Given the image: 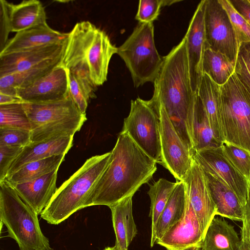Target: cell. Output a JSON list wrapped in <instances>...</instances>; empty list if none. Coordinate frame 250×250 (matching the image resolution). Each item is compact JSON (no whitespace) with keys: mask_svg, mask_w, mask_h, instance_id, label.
<instances>
[{"mask_svg":"<svg viewBox=\"0 0 250 250\" xmlns=\"http://www.w3.org/2000/svg\"><path fill=\"white\" fill-rule=\"evenodd\" d=\"M130 195L109 207L116 236L117 250H128L138 231L132 213V197Z\"/></svg>","mask_w":250,"mask_h":250,"instance_id":"obj_22","label":"cell"},{"mask_svg":"<svg viewBox=\"0 0 250 250\" xmlns=\"http://www.w3.org/2000/svg\"><path fill=\"white\" fill-rule=\"evenodd\" d=\"M238 250H250L248 243L244 232L241 230V242Z\"/></svg>","mask_w":250,"mask_h":250,"instance_id":"obj_44","label":"cell"},{"mask_svg":"<svg viewBox=\"0 0 250 250\" xmlns=\"http://www.w3.org/2000/svg\"><path fill=\"white\" fill-rule=\"evenodd\" d=\"M0 128L30 131L31 126L23 103L0 104Z\"/></svg>","mask_w":250,"mask_h":250,"instance_id":"obj_33","label":"cell"},{"mask_svg":"<svg viewBox=\"0 0 250 250\" xmlns=\"http://www.w3.org/2000/svg\"><path fill=\"white\" fill-rule=\"evenodd\" d=\"M240 242L233 226L214 217L206 231L201 250H238Z\"/></svg>","mask_w":250,"mask_h":250,"instance_id":"obj_25","label":"cell"},{"mask_svg":"<svg viewBox=\"0 0 250 250\" xmlns=\"http://www.w3.org/2000/svg\"><path fill=\"white\" fill-rule=\"evenodd\" d=\"M23 102L22 100L18 96L0 93V104H8Z\"/></svg>","mask_w":250,"mask_h":250,"instance_id":"obj_42","label":"cell"},{"mask_svg":"<svg viewBox=\"0 0 250 250\" xmlns=\"http://www.w3.org/2000/svg\"><path fill=\"white\" fill-rule=\"evenodd\" d=\"M67 71L70 95L81 112L86 115L89 100L96 97L97 87L84 78Z\"/></svg>","mask_w":250,"mask_h":250,"instance_id":"obj_32","label":"cell"},{"mask_svg":"<svg viewBox=\"0 0 250 250\" xmlns=\"http://www.w3.org/2000/svg\"><path fill=\"white\" fill-rule=\"evenodd\" d=\"M65 155L53 156L43 159L28 163L12 175L6 177L11 185L29 182L59 169L64 161Z\"/></svg>","mask_w":250,"mask_h":250,"instance_id":"obj_29","label":"cell"},{"mask_svg":"<svg viewBox=\"0 0 250 250\" xmlns=\"http://www.w3.org/2000/svg\"><path fill=\"white\" fill-rule=\"evenodd\" d=\"M229 1L236 11L250 24V3L248 0Z\"/></svg>","mask_w":250,"mask_h":250,"instance_id":"obj_41","label":"cell"},{"mask_svg":"<svg viewBox=\"0 0 250 250\" xmlns=\"http://www.w3.org/2000/svg\"><path fill=\"white\" fill-rule=\"evenodd\" d=\"M128 69L135 87L153 83L163 62L155 46L153 22L139 23L117 53Z\"/></svg>","mask_w":250,"mask_h":250,"instance_id":"obj_8","label":"cell"},{"mask_svg":"<svg viewBox=\"0 0 250 250\" xmlns=\"http://www.w3.org/2000/svg\"><path fill=\"white\" fill-rule=\"evenodd\" d=\"M223 150L232 165L250 181V152L232 144L224 143Z\"/></svg>","mask_w":250,"mask_h":250,"instance_id":"obj_34","label":"cell"},{"mask_svg":"<svg viewBox=\"0 0 250 250\" xmlns=\"http://www.w3.org/2000/svg\"><path fill=\"white\" fill-rule=\"evenodd\" d=\"M23 148L0 146V182L5 180L11 164L21 152Z\"/></svg>","mask_w":250,"mask_h":250,"instance_id":"obj_39","label":"cell"},{"mask_svg":"<svg viewBox=\"0 0 250 250\" xmlns=\"http://www.w3.org/2000/svg\"><path fill=\"white\" fill-rule=\"evenodd\" d=\"M73 138L74 136H64L38 143H31L23 148L12 162L7 177L28 163L53 156L66 155L72 146Z\"/></svg>","mask_w":250,"mask_h":250,"instance_id":"obj_20","label":"cell"},{"mask_svg":"<svg viewBox=\"0 0 250 250\" xmlns=\"http://www.w3.org/2000/svg\"><path fill=\"white\" fill-rule=\"evenodd\" d=\"M248 1L250 3V0H248Z\"/></svg>","mask_w":250,"mask_h":250,"instance_id":"obj_47","label":"cell"},{"mask_svg":"<svg viewBox=\"0 0 250 250\" xmlns=\"http://www.w3.org/2000/svg\"><path fill=\"white\" fill-rule=\"evenodd\" d=\"M178 181L172 182L160 178L149 186L147 194L150 199L149 217L151 219L150 246L156 244V228L159 218L166 206Z\"/></svg>","mask_w":250,"mask_h":250,"instance_id":"obj_28","label":"cell"},{"mask_svg":"<svg viewBox=\"0 0 250 250\" xmlns=\"http://www.w3.org/2000/svg\"><path fill=\"white\" fill-rule=\"evenodd\" d=\"M7 5L11 32L18 33L47 23L44 8L39 0H23L17 4L7 2Z\"/></svg>","mask_w":250,"mask_h":250,"instance_id":"obj_24","label":"cell"},{"mask_svg":"<svg viewBox=\"0 0 250 250\" xmlns=\"http://www.w3.org/2000/svg\"><path fill=\"white\" fill-rule=\"evenodd\" d=\"M246 214L250 217V186L249 188L247 203L245 206Z\"/></svg>","mask_w":250,"mask_h":250,"instance_id":"obj_45","label":"cell"},{"mask_svg":"<svg viewBox=\"0 0 250 250\" xmlns=\"http://www.w3.org/2000/svg\"><path fill=\"white\" fill-rule=\"evenodd\" d=\"M31 126V142L38 143L74 136L86 121L70 95L48 103L23 102Z\"/></svg>","mask_w":250,"mask_h":250,"instance_id":"obj_5","label":"cell"},{"mask_svg":"<svg viewBox=\"0 0 250 250\" xmlns=\"http://www.w3.org/2000/svg\"><path fill=\"white\" fill-rule=\"evenodd\" d=\"M165 6V0H140L135 18L139 23L153 22Z\"/></svg>","mask_w":250,"mask_h":250,"instance_id":"obj_38","label":"cell"},{"mask_svg":"<svg viewBox=\"0 0 250 250\" xmlns=\"http://www.w3.org/2000/svg\"><path fill=\"white\" fill-rule=\"evenodd\" d=\"M104 250H117L115 246L113 247H107Z\"/></svg>","mask_w":250,"mask_h":250,"instance_id":"obj_46","label":"cell"},{"mask_svg":"<svg viewBox=\"0 0 250 250\" xmlns=\"http://www.w3.org/2000/svg\"><path fill=\"white\" fill-rule=\"evenodd\" d=\"M66 42V39L58 43L0 55V77L28 70L46 62L62 60Z\"/></svg>","mask_w":250,"mask_h":250,"instance_id":"obj_15","label":"cell"},{"mask_svg":"<svg viewBox=\"0 0 250 250\" xmlns=\"http://www.w3.org/2000/svg\"><path fill=\"white\" fill-rule=\"evenodd\" d=\"M206 0L198 4L190 21L185 38L191 88L197 92L203 75L202 63L207 42L205 29L204 15Z\"/></svg>","mask_w":250,"mask_h":250,"instance_id":"obj_16","label":"cell"},{"mask_svg":"<svg viewBox=\"0 0 250 250\" xmlns=\"http://www.w3.org/2000/svg\"><path fill=\"white\" fill-rule=\"evenodd\" d=\"M204 171L217 208L216 214L232 220L243 221L246 215L245 207L241 204L236 194L220 179Z\"/></svg>","mask_w":250,"mask_h":250,"instance_id":"obj_21","label":"cell"},{"mask_svg":"<svg viewBox=\"0 0 250 250\" xmlns=\"http://www.w3.org/2000/svg\"><path fill=\"white\" fill-rule=\"evenodd\" d=\"M235 63L224 54L207 47L202 70L219 85L224 84L234 72Z\"/></svg>","mask_w":250,"mask_h":250,"instance_id":"obj_30","label":"cell"},{"mask_svg":"<svg viewBox=\"0 0 250 250\" xmlns=\"http://www.w3.org/2000/svg\"><path fill=\"white\" fill-rule=\"evenodd\" d=\"M117 49L104 31L82 21L68 33L61 64L97 87L106 81L110 61Z\"/></svg>","mask_w":250,"mask_h":250,"instance_id":"obj_3","label":"cell"},{"mask_svg":"<svg viewBox=\"0 0 250 250\" xmlns=\"http://www.w3.org/2000/svg\"><path fill=\"white\" fill-rule=\"evenodd\" d=\"M220 88V114L224 143L250 152V92L235 72Z\"/></svg>","mask_w":250,"mask_h":250,"instance_id":"obj_7","label":"cell"},{"mask_svg":"<svg viewBox=\"0 0 250 250\" xmlns=\"http://www.w3.org/2000/svg\"><path fill=\"white\" fill-rule=\"evenodd\" d=\"M205 234L187 191L183 217L169 228L156 244L167 250H201Z\"/></svg>","mask_w":250,"mask_h":250,"instance_id":"obj_13","label":"cell"},{"mask_svg":"<svg viewBox=\"0 0 250 250\" xmlns=\"http://www.w3.org/2000/svg\"><path fill=\"white\" fill-rule=\"evenodd\" d=\"M23 102L48 103L63 100L70 95L67 70L62 64L30 84L17 89Z\"/></svg>","mask_w":250,"mask_h":250,"instance_id":"obj_14","label":"cell"},{"mask_svg":"<svg viewBox=\"0 0 250 250\" xmlns=\"http://www.w3.org/2000/svg\"><path fill=\"white\" fill-rule=\"evenodd\" d=\"M157 163L142 150L128 133L122 131L111 151L109 163L86 198L83 208L108 207L133 195L157 169Z\"/></svg>","mask_w":250,"mask_h":250,"instance_id":"obj_1","label":"cell"},{"mask_svg":"<svg viewBox=\"0 0 250 250\" xmlns=\"http://www.w3.org/2000/svg\"><path fill=\"white\" fill-rule=\"evenodd\" d=\"M154 101L159 106L160 115L161 164L177 181H183L192 167V153L175 130L163 106Z\"/></svg>","mask_w":250,"mask_h":250,"instance_id":"obj_11","label":"cell"},{"mask_svg":"<svg viewBox=\"0 0 250 250\" xmlns=\"http://www.w3.org/2000/svg\"><path fill=\"white\" fill-rule=\"evenodd\" d=\"M31 143L30 131L0 128V146L23 147Z\"/></svg>","mask_w":250,"mask_h":250,"instance_id":"obj_37","label":"cell"},{"mask_svg":"<svg viewBox=\"0 0 250 250\" xmlns=\"http://www.w3.org/2000/svg\"><path fill=\"white\" fill-rule=\"evenodd\" d=\"M0 222L20 250H53L42 232L38 214L6 180L0 182Z\"/></svg>","mask_w":250,"mask_h":250,"instance_id":"obj_6","label":"cell"},{"mask_svg":"<svg viewBox=\"0 0 250 250\" xmlns=\"http://www.w3.org/2000/svg\"><path fill=\"white\" fill-rule=\"evenodd\" d=\"M192 158L204 170L217 177L228 185L245 207L250 181L230 163L225 155L222 145L195 151L192 153Z\"/></svg>","mask_w":250,"mask_h":250,"instance_id":"obj_12","label":"cell"},{"mask_svg":"<svg viewBox=\"0 0 250 250\" xmlns=\"http://www.w3.org/2000/svg\"><path fill=\"white\" fill-rule=\"evenodd\" d=\"M7 3L5 0H0V52L9 40L8 37L11 32Z\"/></svg>","mask_w":250,"mask_h":250,"instance_id":"obj_40","label":"cell"},{"mask_svg":"<svg viewBox=\"0 0 250 250\" xmlns=\"http://www.w3.org/2000/svg\"><path fill=\"white\" fill-rule=\"evenodd\" d=\"M62 60L43 63L28 70L16 72L0 77V93L18 96L17 89L24 87L45 75L55 66L61 64Z\"/></svg>","mask_w":250,"mask_h":250,"instance_id":"obj_27","label":"cell"},{"mask_svg":"<svg viewBox=\"0 0 250 250\" xmlns=\"http://www.w3.org/2000/svg\"><path fill=\"white\" fill-rule=\"evenodd\" d=\"M187 190L183 181H178L158 220L156 228V242L183 217L186 208Z\"/></svg>","mask_w":250,"mask_h":250,"instance_id":"obj_26","label":"cell"},{"mask_svg":"<svg viewBox=\"0 0 250 250\" xmlns=\"http://www.w3.org/2000/svg\"><path fill=\"white\" fill-rule=\"evenodd\" d=\"M161 120L159 107L152 98L131 100L129 113L122 131L126 132L147 155L161 164Z\"/></svg>","mask_w":250,"mask_h":250,"instance_id":"obj_9","label":"cell"},{"mask_svg":"<svg viewBox=\"0 0 250 250\" xmlns=\"http://www.w3.org/2000/svg\"><path fill=\"white\" fill-rule=\"evenodd\" d=\"M68 33H61L52 29L47 23L35 26L18 32L9 39L0 56L20 51L58 43L64 42Z\"/></svg>","mask_w":250,"mask_h":250,"instance_id":"obj_18","label":"cell"},{"mask_svg":"<svg viewBox=\"0 0 250 250\" xmlns=\"http://www.w3.org/2000/svg\"><path fill=\"white\" fill-rule=\"evenodd\" d=\"M192 139L193 152L205 148L218 147L222 145L214 138L204 108L198 94L193 124Z\"/></svg>","mask_w":250,"mask_h":250,"instance_id":"obj_31","label":"cell"},{"mask_svg":"<svg viewBox=\"0 0 250 250\" xmlns=\"http://www.w3.org/2000/svg\"><path fill=\"white\" fill-rule=\"evenodd\" d=\"M228 13L234 27L239 43L250 42V24L236 11L229 0H218Z\"/></svg>","mask_w":250,"mask_h":250,"instance_id":"obj_36","label":"cell"},{"mask_svg":"<svg viewBox=\"0 0 250 250\" xmlns=\"http://www.w3.org/2000/svg\"><path fill=\"white\" fill-rule=\"evenodd\" d=\"M204 23L207 47L235 63L239 43L233 23L218 0H206Z\"/></svg>","mask_w":250,"mask_h":250,"instance_id":"obj_10","label":"cell"},{"mask_svg":"<svg viewBox=\"0 0 250 250\" xmlns=\"http://www.w3.org/2000/svg\"><path fill=\"white\" fill-rule=\"evenodd\" d=\"M197 94L204 108L214 138L219 144L222 145L224 143V139L220 114V85L203 73Z\"/></svg>","mask_w":250,"mask_h":250,"instance_id":"obj_23","label":"cell"},{"mask_svg":"<svg viewBox=\"0 0 250 250\" xmlns=\"http://www.w3.org/2000/svg\"><path fill=\"white\" fill-rule=\"evenodd\" d=\"M58 170L34 180L13 185L21 199L38 215L41 214L57 190Z\"/></svg>","mask_w":250,"mask_h":250,"instance_id":"obj_19","label":"cell"},{"mask_svg":"<svg viewBox=\"0 0 250 250\" xmlns=\"http://www.w3.org/2000/svg\"><path fill=\"white\" fill-rule=\"evenodd\" d=\"M234 72L250 92V42L239 44L235 62Z\"/></svg>","mask_w":250,"mask_h":250,"instance_id":"obj_35","label":"cell"},{"mask_svg":"<svg viewBox=\"0 0 250 250\" xmlns=\"http://www.w3.org/2000/svg\"><path fill=\"white\" fill-rule=\"evenodd\" d=\"M111 151L88 158L57 189L41 213L48 223L58 225L77 211L84 202L107 166Z\"/></svg>","mask_w":250,"mask_h":250,"instance_id":"obj_4","label":"cell"},{"mask_svg":"<svg viewBox=\"0 0 250 250\" xmlns=\"http://www.w3.org/2000/svg\"><path fill=\"white\" fill-rule=\"evenodd\" d=\"M242 222L243 225L241 230L244 232L247 241L250 245V217L246 214Z\"/></svg>","mask_w":250,"mask_h":250,"instance_id":"obj_43","label":"cell"},{"mask_svg":"<svg viewBox=\"0 0 250 250\" xmlns=\"http://www.w3.org/2000/svg\"><path fill=\"white\" fill-rule=\"evenodd\" d=\"M183 182L190 204L205 233L216 215L217 208L212 199L204 171L193 159L192 167Z\"/></svg>","mask_w":250,"mask_h":250,"instance_id":"obj_17","label":"cell"},{"mask_svg":"<svg viewBox=\"0 0 250 250\" xmlns=\"http://www.w3.org/2000/svg\"><path fill=\"white\" fill-rule=\"evenodd\" d=\"M153 83L152 98L163 106L175 130L193 153V124L197 92L191 88L185 37L163 57Z\"/></svg>","mask_w":250,"mask_h":250,"instance_id":"obj_2","label":"cell"}]
</instances>
